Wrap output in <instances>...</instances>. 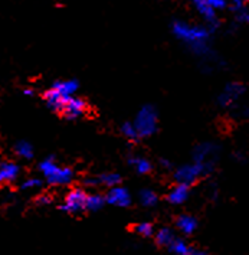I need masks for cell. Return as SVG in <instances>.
I'll return each mask as SVG.
<instances>
[{
    "label": "cell",
    "instance_id": "6da1fadb",
    "mask_svg": "<svg viewBox=\"0 0 249 255\" xmlns=\"http://www.w3.org/2000/svg\"><path fill=\"white\" fill-rule=\"evenodd\" d=\"M212 32L206 25H195L186 20H174L171 23V33L187 51L205 61H213Z\"/></svg>",
    "mask_w": 249,
    "mask_h": 255
},
{
    "label": "cell",
    "instance_id": "7a4b0ae2",
    "mask_svg": "<svg viewBox=\"0 0 249 255\" xmlns=\"http://www.w3.org/2000/svg\"><path fill=\"white\" fill-rule=\"evenodd\" d=\"M39 172L45 177L46 183L52 186H66L74 182L75 179V172L71 167L61 166L58 161L55 160L53 156L45 157L39 163Z\"/></svg>",
    "mask_w": 249,
    "mask_h": 255
},
{
    "label": "cell",
    "instance_id": "3957f363",
    "mask_svg": "<svg viewBox=\"0 0 249 255\" xmlns=\"http://www.w3.org/2000/svg\"><path fill=\"white\" fill-rule=\"evenodd\" d=\"M215 169H212L209 166H205L202 163L192 161V163H184L182 166L176 167L173 172V179L176 183L186 185V186H193L197 183L202 177H206L210 173H213Z\"/></svg>",
    "mask_w": 249,
    "mask_h": 255
},
{
    "label": "cell",
    "instance_id": "277c9868",
    "mask_svg": "<svg viewBox=\"0 0 249 255\" xmlns=\"http://www.w3.org/2000/svg\"><path fill=\"white\" fill-rule=\"evenodd\" d=\"M132 124L137 130L140 138H147L157 133L158 130V113L154 106H143L135 114Z\"/></svg>",
    "mask_w": 249,
    "mask_h": 255
},
{
    "label": "cell",
    "instance_id": "5b68a950",
    "mask_svg": "<svg viewBox=\"0 0 249 255\" xmlns=\"http://www.w3.org/2000/svg\"><path fill=\"white\" fill-rule=\"evenodd\" d=\"M247 87L242 82L231 81L225 84L222 91L218 95V106L222 110H235L241 100L245 97Z\"/></svg>",
    "mask_w": 249,
    "mask_h": 255
},
{
    "label": "cell",
    "instance_id": "8992f818",
    "mask_svg": "<svg viewBox=\"0 0 249 255\" xmlns=\"http://www.w3.org/2000/svg\"><path fill=\"white\" fill-rule=\"evenodd\" d=\"M87 192L82 188L71 189L65 195L64 202L59 205V209L69 215H78L85 212V202H87Z\"/></svg>",
    "mask_w": 249,
    "mask_h": 255
},
{
    "label": "cell",
    "instance_id": "52a82bcc",
    "mask_svg": "<svg viewBox=\"0 0 249 255\" xmlns=\"http://www.w3.org/2000/svg\"><path fill=\"white\" fill-rule=\"evenodd\" d=\"M219 153H221V148L216 143L203 141V143H199L197 146H195L192 156H193V161L202 163L205 166L215 169L216 161L219 159Z\"/></svg>",
    "mask_w": 249,
    "mask_h": 255
},
{
    "label": "cell",
    "instance_id": "ba28073f",
    "mask_svg": "<svg viewBox=\"0 0 249 255\" xmlns=\"http://www.w3.org/2000/svg\"><path fill=\"white\" fill-rule=\"evenodd\" d=\"M88 113V104L85 100H82L78 95L68 97L61 108V116H64L66 120H78Z\"/></svg>",
    "mask_w": 249,
    "mask_h": 255
},
{
    "label": "cell",
    "instance_id": "9c48e42d",
    "mask_svg": "<svg viewBox=\"0 0 249 255\" xmlns=\"http://www.w3.org/2000/svg\"><path fill=\"white\" fill-rule=\"evenodd\" d=\"M105 203L117 208H128L132 203V198L130 190L121 185L113 186L108 189V192L104 195Z\"/></svg>",
    "mask_w": 249,
    "mask_h": 255
},
{
    "label": "cell",
    "instance_id": "30bf717a",
    "mask_svg": "<svg viewBox=\"0 0 249 255\" xmlns=\"http://www.w3.org/2000/svg\"><path fill=\"white\" fill-rule=\"evenodd\" d=\"M195 10H196L199 16L203 19L205 25L209 27L210 30H215L218 25H219V19H218V12H215L208 0H190Z\"/></svg>",
    "mask_w": 249,
    "mask_h": 255
},
{
    "label": "cell",
    "instance_id": "8fae6325",
    "mask_svg": "<svg viewBox=\"0 0 249 255\" xmlns=\"http://www.w3.org/2000/svg\"><path fill=\"white\" fill-rule=\"evenodd\" d=\"M84 185L85 186H90V188H97V186H104V188L110 189L113 186H117L121 185V175L117 172H104V173H100L95 177H88L84 180Z\"/></svg>",
    "mask_w": 249,
    "mask_h": 255
},
{
    "label": "cell",
    "instance_id": "7c38bea8",
    "mask_svg": "<svg viewBox=\"0 0 249 255\" xmlns=\"http://www.w3.org/2000/svg\"><path fill=\"white\" fill-rule=\"evenodd\" d=\"M20 176V166L12 160L0 161V186L16 182Z\"/></svg>",
    "mask_w": 249,
    "mask_h": 255
},
{
    "label": "cell",
    "instance_id": "4fadbf2b",
    "mask_svg": "<svg viewBox=\"0 0 249 255\" xmlns=\"http://www.w3.org/2000/svg\"><path fill=\"white\" fill-rule=\"evenodd\" d=\"M127 163H128V166L131 167L137 175H148V173H151L153 169H154L151 160L144 157V156H140V154H131V156L127 159Z\"/></svg>",
    "mask_w": 249,
    "mask_h": 255
},
{
    "label": "cell",
    "instance_id": "5bb4252c",
    "mask_svg": "<svg viewBox=\"0 0 249 255\" xmlns=\"http://www.w3.org/2000/svg\"><path fill=\"white\" fill-rule=\"evenodd\" d=\"M42 98H43L46 107L49 108L51 111H53V113H61V108H62V106H64V103H65V100L68 97L61 95L58 91H55L52 87H49L43 93Z\"/></svg>",
    "mask_w": 249,
    "mask_h": 255
},
{
    "label": "cell",
    "instance_id": "9a60e30c",
    "mask_svg": "<svg viewBox=\"0 0 249 255\" xmlns=\"http://www.w3.org/2000/svg\"><path fill=\"white\" fill-rule=\"evenodd\" d=\"M189 196H190V188L186 186V185L176 183L170 189V192L167 193V202L170 205L179 206V205H183L184 202L189 199Z\"/></svg>",
    "mask_w": 249,
    "mask_h": 255
},
{
    "label": "cell",
    "instance_id": "2e32d148",
    "mask_svg": "<svg viewBox=\"0 0 249 255\" xmlns=\"http://www.w3.org/2000/svg\"><path fill=\"white\" fill-rule=\"evenodd\" d=\"M197 227H199V222H197V219L193 215L183 214V215H179L176 218V228L179 229L182 234H184V235L195 234Z\"/></svg>",
    "mask_w": 249,
    "mask_h": 255
},
{
    "label": "cell",
    "instance_id": "e0dca14e",
    "mask_svg": "<svg viewBox=\"0 0 249 255\" xmlns=\"http://www.w3.org/2000/svg\"><path fill=\"white\" fill-rule=\"evenodd\" d=\"M51 87L64 97H72L78 93L79 82L77 80H58L55 81Z\"/></svg>",
    "mask_w": 249,
    "mask_h": 255
},
{
    "label": "cell",
    "instance_id": "ac0fdd59",
    "mask_svg": "<svg viewBox=\"0 0 249 255\" xmlns=\"http://www.w3.org/2000/svg\"><path fill=\"white\" fill-rule=\"evenodd\" d=\"M13 154L20 160H32L35 157V148L27 140H19L13 144Z\"/></svg>",
    "mask_w": 249,
    "mask_h": 255
},
{
    "label": "cell",
    "instance_id": "d6986e66",
    "mask_svg": "<svg viewBox=\"0 0 249 255\" xmlns=\"http://www.w3.org/2000/svg\"><path fill=\"white\" fill-rule=\"evenodd\" d=\"M105 198L101 193H88L87 195V202H85V211L88 212H98L104 208Z\"/></svg>",
    "mask_w": 249,
    "mask_h": 255
},
{
    "label": "cell",
    "instance_id": "ffe728a7",
    "mask_svg": "<svg viewBox=\"0 0 249 255\" xmlns=\"http://www.w3.org/2000/svg\"><path fill=\"white\" fill-rule=\"evenodd\" d=\"M174 238H176L174 231L171 228H167V227L160 228L157 232H156V235H154L156 244H157L158 247H163V248H167L171 242L174 241Z\"/></svg>",
    "mask_w": 249,
    "mask_h": 255
},
{
    "label": "cell",
    "instance_id": "44dd1931",
    "mask_svg": "<svg viewBox=\"0 0 249 255\" xmlns=\"http://www.w3.org/2000/svg\"><path fill=\"white\" fill-rule=\"evenodd\" d=\"M138 202L144 208H153L158 203V195L153 189H141L138 192Z\"/></svg>",
    "mask_w": 249,
    "mask_h": 255
},
{
    "label": "cell",
    "instance_id": "7402d4cb",
    "mask_svg": "<svg viewBox=\"0 0 249 255\" xmlns=\"http://www.w3.org/2000/svg\"><path fill=\"white\" fill-rule=\"evenodd\" d=\"M167 250L170 251L173 255H190L192 253V247L187 242L182 240V238H174V241L171 242L170 245L167 247Z\"/></svg>",
    "mask_w": 249,
    "mask_h": 255
},
{
    "label": "cell",
    "instance_id": "603a6c76",
    "mask_svg": "<svg viewBox=\"0 0 249 255\" xmlns=\"http://www.w3.org/2000/svg\"><path fill=\"white\" fill-rule=\"evenodd\" d=\"M120 133H121L123 137H125V138L130 140V141H137V140H140V137L137 134V130H135L132 121H125V123H123L121 127H120Z\"/></svg>",
    "mask_w": 249,
    "mask_h": 255
},
{
    "label": "cell",
    "instance_id": "cb8c5ba5",
    "mask_svg": "<svg viewBox=\"0 0 249 255\" xmlns=\"http://www.w3.org/2000/svg\"><path fill=\"white\" fill-rule=\"evenodd\" d=\"M132 229H134V232L137 235H140L143 238H150V237L154 235V227H153L151 222H138V224L134 225Z\"/></svg>",
    "mask_w": 249,
    "mask_h": 255
},
{
    "label": "cell",
    "instance_id": "d4e9b609",
    "mask_svg": "<svg viewBox=\"0 0 249 255\" xmlns=\"http://www.w3.org/2000/svg\"><path fill=\"white\" fill-rule=\"evenodd\" d=\"M43 180L39 177H27L22 183H20V189L22 190H36V189L42 188Z\"/></svg>",
    "mask_w": 249,
    "mask_h": 255
},
{
    "label": "cell",
    "instance_id": "484cf974",
    "mask_svg": "<svg viewBox=\"0 0 249 255\" xmlns=\"http://www.w3.org/2000/svg\"><path fill=\"white\" fill-rule=\"evenodd\" d=\"M234 13H235V20L238 23L245 25V23L249 22V10L247 6H244V7L238 9V10H234Z\"/></svg>",
    "mask_w": 249,
    "mask_h": 255
},
{
    "label": "cell",
    "instance_id": "4316f807",
    "mask_svg": "<svg viewBox=\"0 0 249 255\" xmlns=\"http://www.w3.org/2000/svg\"><path fill=\"white\" fill-rule=\"evenodd\" d=\"M208 3H209L210 7H212L215 12H221V10H225V9L229 6L228 0H208Z\"/></svg>",
    "mask_w": 249,
    "mask_h": 255
},
{
    "label": "cell",
    "instance_id": "83f0119b",
    "mask_svg": "<svg viewBox=\"0 0 249 255\" xmlns=\"http://www.w3.org/2000/svg\"><path fill=\"white\" fill-rule=\"evenodd\" d=\"M52 203V198L49 195H40L36 198V205H40V206H48Z\"/></svg>",
    "mask_w": 249,
    "mask_h": 255
},
{
    "label": "cell",
    "instance_id": "f1b7e54d",
    "mask_svg": "<svg viewBox=\"0 0 249 255\" xmlns=\"http://www.w3.org/2000/svg\"><path fill=\"white\" fill-rule=\"evenodd\" d=\"M228 3L232 10H238L244 6H247V0H228Z\"/></svg>",
    "mask_w": 249,
    "mask_h": 255
},
{
    "label": "cell",
    "instance_id": "f546056e",
    "mask_svg": "<svg viewBox=\"0 0 249 255\" xmlns=\"http://www.w3.org/2000/svg\"><path fill=\"white\" fill-rule=\"evenodd\" d=\"M160 166H163V169H167V170H170L171 167V163L169 160H166V159H160Z\"/></svg>",
    "mask_w": 249,
    "mask_h": 255
},
{
    "label": "cell",
    "instance_id": "4dcf8cb0",
    "mask_svg": "<svg viewBox=\"0 0 249 255\" xmlns=\"http://www.w3.org/2000/svg\"><path fill=\"white\" fill-rule=\"evenodd\" d=\"M22 94L25 95V97H32V95H35V91L32 88H23Z\"/></svg>",
    "mask_w": 249,
    "mask_h": 255
},
{
    "label": "cell",
    "instance_id": "1f68e13d",
    "mask_svg": "<svg viewBox=\"0 0 249 255\" xmlns=\"http://www.w3.org/2000/svg\"><path fill=\"white\" fill-rule=\"evenodd\" d=\"M190 255H210V254H208L206 251H202V250H192Z\"/></svg>",
    "mask_w": 249,
    "mask_h": 255
}]
</instances>
